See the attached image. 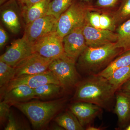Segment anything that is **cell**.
Masks as SVG:
<instances>
[{"label": "cell", "instance_id": "obj_21", "mask_svg": "<svg viewBox=\"0 0 130 130\" xmlns=\"http://www.w3.org/2000/svg\"><path fill=\"white\" fill-rule=\"evenodd\" d=\"M130 78V65L115 70L108 78L116 91Z\"/></svg>", "mask_w": 130, "mask_h": 130}, {"label": "cell", "instance_id": "obj_10", "mask_svg": "<svg viewBox=\"0 0 130 130\" xmlns=\"http://www.w3.org/2000/svg\"><path fill=\"white\" fill-rule=\"evenodd\" d=\"M34 53L32 45L23 37L14 41L0 56V60L14 67L18 63Z\"/></svg>", "mask_w": 130, "mask_h": 130}, {"label": "cell", "instance_id": "obj_4", "mask_svg": "<svg viewBox=\"0 0 130 130\" xmlns=\"http://www.w3.org/2000/svg\"><path fill=\"white\" fill-rule=\"evenodd\" d=\"M91 7L84 3L74 2L57 21L56 32L62 38L83 25Z\"/></svg>", "mask_w": 130, "mask_h": 130}, {"label": "cell", "instance_id": "obj_22", "mask_svg": "<svg viewBox=\"0 0 130 130\" xmlns=\"http://www.w3.org/2000/svg\"><path fill=\"white\" fill-rule=\"evenodd\" d=\"M74 2V0H53L49 3L47 15H52L57 20Z\"/></svg>", "mask_w": 130, "mask_h": 130}, {"label": "cell", "instance_id": "obj_28", "mask_svg": "<svg viewBox=\"0 0 130 130\" xmlns=\"http://www.w3.org/2000/svg\"><path fill=\"white\" fill-rule=\"evenodd\" d=\"M10 105L4 101L0 103V121L3 124L7 120L10 113Z\"/></svg>", "mask_w": 130, "mask_h": 130}, {"label": "cell", "instance_id": "obj_31", "mask_svg": "<svg viewBox=\"0 0 130 130\" xmlns=\"http://www.w3.org/2000/svg\"><path fill=\"white\" fill-rule=\"evenodd\" d=\"M8 38L7 33L1 25L0 27V47L2 48L6 44Z\"/></svg>", "mask_w": 130, "mask_h": 130}, {"label": "cell", "instance_id": "obj_7", "mask_svg": "<svg viewBox=\"0 0 130 130\" xmlns=\"http://www.w3.org/2000/svg\"><path fill=\"white\" fill-rule=\"evenodd\" d=\"M57 19L52 15H46L25 25L23 37L31 45L45 35L56 31Z\"/></svg>", "mask_w": 130, "mask_h": 130}, {"label": "cell", "instance_id": "obj_30", "mask_svg": "<svg viewBox=\"0 0 130 130\" xmlns=\"http://www.w3.org/2000/svg\"><path fill=\"white\" fill-rule=\"evenodd\" d=\"M119 0H97L96 6L102 8H109L113 7Z\"/></svg>", "mask_w": 130, "mask_h": 130}, {"label": "cell", "instance_id": "obj_15", "mask_svg": "<svg viewBox=\"0 0 130 130\" xmlns=\"http://www.w3.org/2000/svg\"><path fill=\"white\" fill-rule=\"evenodd\" d=\"M115 112L120 128L125 127L130 120V94L118 90L116 92Z\"/></svg>", "mask_w": 130, "mask_h": 130}, {"label": "cell", "instance_id": "obj_13", "mask_svg": "<svg viewBox=\"0 0 130 130\" xmlns=\"http://www.w3.org/2000/svg\"><path fill=\"white\" fill-rule=\"evenodd\" d=\"M21 8L16 0H8L1 6V19L5 26L12 33L21 30L20 19Z\"/></svg>", "mask_w": 130, "mask_h": 130}, {"label": "cell", "instance_id": "obj_8", "mask_svg": "<svg viewBox=\"0 0 130 130\" xmlns=\"http://www.w3.org/2000/svg\"><path fill=\"white\" fill-rule=\"evenodd\" d=\"M47 84H55L60 85L57 77L49 70L38 74H27L15 77L6 86L1 89V90L4 93L20 85H26L34 89Z\"/></svg>", "mask_w": 130, "mask_h": 130}, {"label": "cell", "instance_id": "obj_18", "mask_svg": "<svg viewBox=\"0 0 130 130\" xmlns=\"http://www.w3.org/2000/svg\"><path fill=\"white\" fill-rule=\"evenodd\" d=\"M130 65V50L122 53L97 74L108 79L115 70Z\"/></svg>", "mask_w": 130, "mask_h": 130}, {"label": "cell", "instance_id": "obj_14", "mask_svg": "<svg viewBox=\"0 0 130 130\" xmlns=\"http://www.w3.org/2000/svg\"><path fill=\"white\" fill-rule=\"evenodd\" d=\"M97 105L84 102H77L71 105L70 110L77 117L82 126L90 125L102 111Z\"/></svg>", "mask_w": 130, "mask_h": 130}, {"label": "cell", "instance_id": "obj_17", "mask_svg": "<svg viewBox=\"0 0 130 130\" xmlns=\"http://www.w3.org/2000/svg\"><path fill=\"white\" fill-rule=\"evenodd\" d=\"M51 0H42L29 7L21 8V15L25 25L47 15Z\"/></svg>", "mask_w": 130, "mask_h": 130}, {"label": "cell", "instance_id": "obj_12", "mask_svg": "<svg viewBox=\"0 0 130 130\" xmlns=\"http://www.w3.org/2000/svg\"><path fill=\"white\" fill-rule=\"evenodd\" d=\"M84 24L75 29L63 38L65 54L76 61L88 47L83 33Z\"/></svg>", "mask_w": 130, "mask_h": 130}, {"label": "cell", "instance_id": "obj_26", "mask_svg": "<svg viewBox=\"0 0 130 130\" xmlns=\"http://www.w3.org/2000/svg\"><path fill=\"white\" fill-rule=\"evenodd\" d=\"M100 23L101 29H102L113 31L115 28L116 23L113 18L107 14H101Z\"/></svg>", "mask_w": 130, "mask_h": 130}, {"label": "cell", "instance_id": "obj_16", "mask_svg": "<svg viewBox=\"0 0 130 130\" xmlns=\"http://www.w3.org/2000/svg\"><path fill=\"white\" fill-rule=\"evenodd\" d=\"M36 98L34 89L26 85H20L4 93L3 101L13 106Z\"/></svg>", "mask_w": 130, "mask_h": 130}, {"label": "cell", "instance_id": "obj_37", "mask_svg": "<svg viewBox=\"0 0 130 130\" xmlns=\"http://www.w3.org/2000/svg\"><path fill=\"white\" fill-rule=\"evenodd\" d=\"M83 1L85 3H88L90 2L91 0H83Z\"/></svg>", "mask_w": 130, "mask_h": 130}, {"label": "cell", "instance_id": "obj_34", "mask_svg": "<svg viewBox=\"0 0 130 130\" xmlns=\"http://www.w3.org/2000/svg\"><path fill=\"white\" fill-rule=\"evenodd\" d=\"M101 129H101L100 128L96 127L95 126L90 125L88 126L86 128V130H101Z\"/></svg>", "mask_w": 130, "mask_h": 130}, {"label": "cell", "instance_id": "obj_32", "mask_svg": "<svg viewBox=\"0 0 130 130\" xmlns=\"http://www.w3.org/2000/svg\"><path fill=\"white\" fill-rule=\"evenodd\" d=\"M18 3L20 8L28 7L42 0H16Z\"/></svg>", "mask_w": 130, "mask_h": 130}, {"label": "cell", "instance_id": "obj_29", "mask_svg": "<svg viewBox=\"0 0 130 130\" xmlns=\"http://www.w3.org/2000/svg\"><path fill=\"white\" fill-rule=\"evenodd\" d=\"M8 122L6 127L5 130H17L21 129L20 126L19 125L18 123L17 122L14 118L13 115L10 112L8 118Z\"/></svg>", "mask_w": 130, "mask_h": 130}, {"label": "cell", "instance_id": "obj_2", "mask_svg": "<svg viewBox=\"0 0 130 130\" xmlns=\"http://www.w3.org/2000/svg\"><path fill=\"white\" fill-rule=\"evenodd\" d=\"M64 104L63 100H57L18 103L13 106L27 116L33 127L39 128L47 124L62 109Z\"/></svg>", "mask_w": 130, "mask_h": 130}, {"label": "cell", "instance_id": "obj_27", "mask_svg": "<svg viewBox=\"0 0 130 130\" xmlns=\"http://www.w3.org/2000/svg\"><path fill=\"white\" fill-rule=\"evenodd\" d=\"M100 15L101 14L99 13L89 11L87 13L86 21L94 28L101 29L100 23Z\"/></svg>", "mask_w": 130, "mask_h": 130}, {"label": "cell", "instance_id": "obj_33", "mask_svg": "<svg viewBox=\"0 0 130 130\" xmlns=\"http://www.w3.org/2000/svg\"><path fill=\"white\" fill-rule=\"evenodd\" d=\"M119 90L130 94V78Z\"/></svg>", "mask_w": 130, "mask_h": 130}, {"label": "cell", "instance_id": "obj_35", "mask_svg": "<svg viewBox=\"0 0 130 130\" xmlns=\"http://www.w3.org/2000/svg\"><path fill=\"white\" fill-rule=\"evenodd\" d=\"M8 0H0V5H2L3 3H5Z\"/></svg>", "mask_w": 130, "mask_h": 130}, {"label": "cell", "instance_id": "obj_1", "mask_svg": "<svg viewBox=\"0 0 130 130\" xmlns=\"http://www.w3.org/2000/svg\"><path fill=\"white\" fill-rule=\"evenodd\" d=\"M116 91L107 78L94 74L79 82L73 97L76 102L90 103L109 110Z\"/></svg>", "mask_w": 130, "mask_h": 130}, {"label": "cell", "instance_id": "obj_19", "mask_svg": "<svg viewBox=\"0 0 130 130\" xmlns=\"http://www.w3.org/2000/svg\"><path fill=\"white\" fill-rule=\"evenodd\" d=\"M55 121L64 129L67 130H83L82 126L74 114L71 111H67L60 114L55 119Z\"/></svg>", "mask_w": 130, "mask_h": 130}, {"label": "cell", "instance_id": "obj_3", "mask_svg": "<svg viewBox=\"0 0 130 130\" xmlns=\"http://www.w3.org/2000/svg\"><path fill=\"white\" fill-rule=\"evenodd\" d=\"M115 43H111L98 47H88L79 56V66L88 73H94L123 53L121 49L116 46Z\"/></svg>", "mask_w": 130, "mask_h": 130}, {"label": "cell", "instance_id": "obj_9", "mask_svg": "<svg viewBox=\"0 0 130 130\" xmlns=\"http://www.w3.org/2000/svg\"><path fill=\"white\" fill-rule=\"evenodd\" d=\"M54 59L43 57L36 53H33L16 65V77L23 75L38 74L48 70Z\"/></svg>", "mask_w": 130, "mask_h": 130}, {"label": "cell", "instance_id": "obj_6", "mask_svg": "<svg viewBox=\"0 0 130 130\" xmlns=\"http://www.w3.org/2000/svg\"><path fill=\"white\" fill-rule=\"evenodd\" d=\"M34 53L48 59L59 58L65 54L63 38L56 31L51 32L39 38L32 45Z\"/></svg>", "mask_w": 130, "mask_h": 130}, {"label": "cell", "instance_id": "obj_25", "mask_svg": "<svg viewBox=\"0 0 130 130\" xmlns=\"http://www.w3.org/2000/svg\"><path fill=\"white\" fill-rule=\"evenodd\" d=\"M130 18V0H123L121 5L113 16L115 23L126 21Z\"/></svg>", "mask_w": 130, "mask_h": 130}, {"label": "cell", "instance_id": "obj_36", "mask_svg": "<svg viewBox=\"0 0 130 130\" xmlns=\"http://www.w3.org/2000/svg\"><path fill=\"white\" fill-rule=\"evenodd\" d=\"M125 130H130V124L128 125V126H126V128Z\"/></svg>", "mask_w": 130, "mask_h": 130}, {"label": "cell", "instance_id": "obj_5", "mask_svg": "<svg viewBox=\"0 0 130 130\" xmlns=\"http://www.w3.org/2000/svg\"><path fill=\"white\" fill-rule=\"evenodd\" d=\"M76 61L64 55L54 59L48 70L57 78L63 89H69L76 86L79 82V76L75 67Z\"/></svg>", "mask_w": 130, "mask_h": 130}, {"label": "cell", "instance_id": "obj_23", "mask_svg": "<svg viewBox=\"0 0 130 130\" xmlns=\"http://www.w3.org/2000/svg\"><path fill=\"white\" fill-rule=\"evenodd\" d=\"M63 88L60 85L47 84L43 85L34 89L36 98H47L58 95Z\"/></svg>", "mask_w": 130, "mask_h": 130}, {"label": "cell", "instance_id": "obj_20", "mask_svg": "<svg viewBox=\"0 0 130 130\" xmlns=\"http://www.w3.org/2000/svg\"><path fill=\"white\" fill-rule=\"evenodd\" d=\"M118 40L116 46L121 49L123 53L130 50V19L119 26L117 30Z\"/></svg>", "mask_w": 130, "mask_h": 130}, {"label": "cell", "instance_id": "obj_11", "mask_svg": "<svg viewBox=\"0 0 130 130\" xmlns=\"http://www.w3.org/2000/svg\"><path fill=\"white\" fill-rule=\"evenodd\" d=\"M83 33L88 47H98L105 44L116 42L117 34L112 31L97 29L85 21L83 28Z\"/></svg>", "mask_w": 130, "mask_h": 130}, {"label": "cell", "instance_id": "obj_24", "mask_svg": "<svg viewBox=\"0 0 130 130\" xmlns=\"http://www.w3.org/2000/svg\"><path fill=\"white\" fill-rule=\"evenodd\" d=\"M16 77L14 67L0 60V87L4 88Z\"/></svg>", "mask_w": 130, "mask_h": 130}]
</instances>
